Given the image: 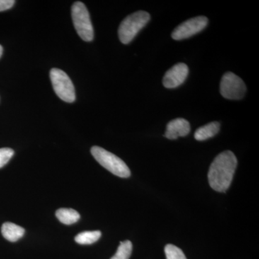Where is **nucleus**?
I'll return each mask as SVG.
<instances>
[{
  "label": "nucleus",
  "mask_w": 259,
  "mask_h": 259,
  "mask_svg": "<svg viewBox=\"0 0 259 259\" xmlns=\"http://www.w3.org/2000/svg\"><path fill=\"white\" fill-rule=\"evenodd\" d=\"M220 128H221V125L219 122H210L197 129L194 134V138L197 141H205L214 137L219 132Z\"/></svg>",
  "instance_id": "obj_11"
},
{
  "label": "nucleus",
  "mask_w": 259,
  "mask_h": 259,
  "mask_svg": "<svg viewBox=\"0 0 259 259\" xmlns=\"http://www.w3.org/2000/svg\"><path fill=\"white\" fill-rule=\"evenodd\" d=\"M238 161L234 153L226 151L220 153L209 167V184L213 190L225 192L231 185Z\"/></svg>",
  "instance_id": "obj_1"
},
{
  "label": "nucleus",
  "mask_w": 259,
  "mask_h": 259,
  "mask_svg": "<svg viewBox=\"0 0 259 259\" xmlns=\"http://www.w3.org/2000/svg\"><path fill=\"white\" fill-rule=\"evenodd\" d=\"M3 48L0 45V58H1L2 55H3Z\"/></svg>",
  "instance_id": "obj_18"
},
{
  "label": "nucleus",
  "mask_w": 259,
  "mask_h": 259,
  "mask_svg": "<svg viewBox=\"0 0 259 259\" xmlns=\"http://www.w3.org/2000/svg\"><path fill=\"white\" fill-rule=\"evenodd\" d=\"M190 132V122L184 118H177L168 122L165 137L168 139L175 140L179 137H185Z\"/></svg>",
  "instance_id": "obj_9"
},
{
  "label": "nucleus",
  "mask_w": 259,
  "mask_h": 259,
  "mask_svg": "<svg viewBox=\"0 0 259 259\" xmlns=\"http://www.w3.org/2000/svg\"><path fill=\"white\" fill-rule=\"evenodd\" d=\"M50 78L53 88L57 96L66 102H74L76 93L72 81L64 71L59 69H52Z\"/></svg>",
  "instance_id": "obj_5"
},
{
  "label": "nucleus",
  "mask_w": 259,
  "mask_h": 259,
  "mask_svg": "<svg viewBox=\"0 0 259 259\" xmlns=\"http://www.w3.org/2000/svg\"><path fill=\"white\" fill-rule=\"evenodd\" d=\"M101 236V232L99 231L82 232L75 237V241L81 245L93 244L98 241Z\"/></svg>",
  "instance_id": "obj_13"
},
{
  "label": "nucleus",
  "mask_w": 259,
  "mask_h": 259,
  "mask_svg": "<svg viewBox=\"0 0 259 259\" xmlns=\"http://www.w3.org/2000/svg\"><path fill=\"white\" fill-rule=\"evenodd\" d=\"M208 19L204 16H198L186 20L175 29L171 34L172 38L176 40L189 38L205 28Z\"/></svg>",
  "instance_id": "obj_7"
},
{
  "label": "nucleus",
  "mask_w": 259,
  "mask_h": 259,
  "mask_svg": "<svg viewBox=\"0 0 259 259\" xmlns=\"http://www.w3.org/2000/svg\"><path fill=\"white\" fill-rule=\"evenodd\" d=\"M164 250L166 259H187L183 251L176 245H166Z\"/></svg>",
  "instance_id": "obj_15"
},
{
  "label": "nucleus",
  "mask_w": 259,
  "mask_h": 259,
  "mask_svg": "<svg viewBox=\"0 0 259 259\" xmlns=\"http://www.w3.org/2000/svg\"><path fill=\"white\" fill-rule=\"evenodd\" d=\"M56 218L61 223L65 225H71L78 222L80 219V214L77 211L73 209L61 208L56 212Z\"/></svg>",
  "instance_id": "obj_12"
},
{
  "label": "nucleus",
  "mask_w": 259,
  "mask_h": 259,
  "mask_svg": "<svg viewBox=\"0 0 259 259\" xmlns=\"http://www.w3.org/2000/svg\"><path fill=\"white\" fill-rule=\"evenodd\" d=\"M189 74L188 66L183 63L175 65L163 76V84L167 89L178 88L182 84Z\"/></svg>",
  "instance_id": "obj_8"
},
{
  "label": "nucleus",
  "mask_w": 259,
  "mask_h": 259,
  "mask_svg": "<svg viewBox=\"0 0 259 259\" xmlns=\"http://www.w3.org/2000/svg\"><path fill=\"white\" fill-rule=\"evenodd\" d=\"M13 155H14V151L11 148H0V168L9 162Z\"/></svg>",
  "instance_id": "obj_16"
},
{
  "label": "nucleus",
  "mask_w": 259,
  "mask_h": 259,
  "mask_svg": "<svg viewBox=\"0 0 259 259\" xmlns=\"http://www.w3.org/2000/svg\"><path fill=\"white\" fill-rule=\"evenodd\" d=\"M2 234L8 241L16 242L23 238L25 229L13 223H5L2 226Z\"/></svg>",
  "instance_id": "obj_10"
},
{
  "label": "nucleus",
  "mask_w": 259,
  "mask_h": 259,
  "mask_svg": "<svg viewBox=\"0 0 259 259\" xmlns=\"http://www.w3.org/2000/svg\"><path fill=\"white\" fill-rule=\"evenodd\" d=\"M91 153L94 158L101 166L115 176L122 178H127L131 176L128 166L121 158L117 157L113 153L99 146H93L91 148Z\"/></svg>",
  "instance_id": "obj_2"
},
{
  "label": "nucleus",
  "mask_w": 259,
  "mask_h": 259,
  "mask_svg": "<svg viewBox=\"0 0 259 259\" xmlns=\"http://www.w3.org/2000/svg\"><path fill=\"white\" fill-rule=\"evenodd\" d=\"M220 89L221 95L228 100H241L246 92V87L243 80L232 72L223 75Z\"/></svg>",
  "instance_id": "obj_6"
},
{
  "label": "nucleus",
  "mask_w": 259,
  "mask_h": 259,
  "mask_svg": "<svg viewBox=\"0 0 259 259\" xmlns=\"http://www.w3.org/2000/svg\"><path fill=\"white\" fill-rule=\"evenodd\" d=\"M133 250V244L130 241L120 242L117 252L110 259H129Z\"/></svg>",
  "instance_id": "obj_14"
},
{
  "label": "nucleus",
  "mask_w": 259,
  "mask_h": 259,
  "mask_svg": "<svg viewBox=\"0 0 259 259\" xmlns=\"http://www.w3.org/2000/svg\"><path fill=\"white\" fill-rule=\"evenodd\" d=\"M15 3L14 0H0V12L10 9Z\"/></svg>",
  "instance_id": "obj_17"
},
{
  "label": "nucleus",
  "mask_w": 259,
  "mask_h": 259,
  "mask_svg": "<svg viewBox=\"0 0 259 259\" xmlns=\"http://www.w3.org/2000/svg\"><path fill=\"white\" fill-rule=\"evenodd\" d=\"M149 13L139 11L128 15L122 20L118 29L119 38L123 44H128L134 40L140 30L150 20Z\"/></svg>",
  "instance_id": "obj_3"
},
{
  "label": "nucleus",
  "mask_w": 259,
  "mask_h": 259,
  "mask_svg": "<svg viewBox=\"0 0 259 259\" xmlns=\"http://www.w3.org/2000/svg\"><path fill=\"white\" fill-rule=\"evenodd\" d=\"M71 17L76 32L83 40L90 42L94 39V29L88 8L81 2H76L71 8Z\"/></svg>",
  "instance_id": "obj_4"
}]
</instances>
